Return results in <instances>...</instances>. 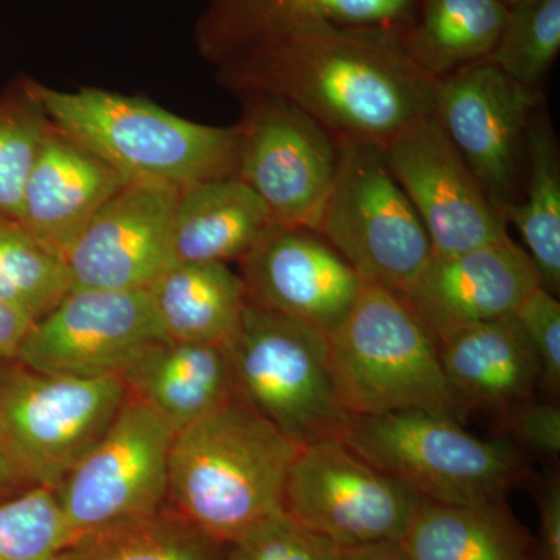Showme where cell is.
Returning <instances> with one entry per match:
<instances>
[{
  "label": "cell",
  "instance_id": "33",
  "mask_svg": "<svg viewBox=\"0 0 560 560\" xmlns=\"http://www.w3.org/2000/svg\"><path fill=\"white\" fill-rule=\"evenodd\" d=\"M515 318L540 361L544 386L558 394L560 388V304L558 298L539 285L530 291L514 312Z\"/></svg>",
  "mask_w": 560,
  "mask_h": 560
},
{
  "label": "cell",
  "instance_id": "15",
  "mask_svg": "<svg viewBox=\"0 0 560 560\" xmlns=\"http://www.w3.org/2000/svg\"><path fill=\"white\" fill-rule=\"evenodd\" d=\"M178 191L128 183L90 221L65 257L69 290H145L176 265Z\"/></svg>",
  "mask_w": 560,
  "mask_h": 560
},
{
  "label": "cell",
  "instance_id": "39",
  "mask_svg": "<svg viewBox=\"0 0 560 560\" xmlns=\"http://www.w3.org/2000/svg\"><path fill=\"white\" fill-rule=\"evenodd\" d=\"M501 3H504L506 7L515 5V3L522 2V0H500Z\"/></svg>",
  "mask_w": 560,
  "mask_h": 560
},
{
  "label": "cell",
  "instance_id": "30",
  "mask_svg": "<svg viewBox=\"0 0 560 560\" xmlns=\"http://www.w3.org/2000/svg\"><path fill=\"white\" fill-rule=\"evenodd\" d=\"M560 51V0H522L488 60L523 86L536 88Z\"/></svg>",
  "mask_w": 560,
  "mask_h": 560
},
{
  "label": "cell",
  "instance_id": "6",
  "mask_svg": "<svg viewBox=\"0 0 560 560\" xmlns=\"http://www.w3.org/2000/svg\"><path fill=\"white\" fill-rule=\"evenodd\" d=\"M346 444L422 500L447 504L503 501L528 475L510 441H486L458 420L405 410L353 418Z\"/></svg>",
  "mask_w": 560,
  "mask_h": 560
},
{
  "label": "cell",
  "instance_id": "25",
  "mask_svg": "<svg viewBox=\"0 0 560 560\" xmlns=\"http://www.w3.org/2000/svg\"><path fill=\"white\" fill-rule=\"evenodd\" d=\"M510 7L500 0H422L419 21L404 31L412 60L434 80L488 60Z\"/></svg>",
  "mask_w": 560,
  "mask_h": 560
},
{
  "label": "cell",
  "instance_id": "2",
  "mask_svg": "<svg viewBox=\"0 0 560 560\" xmlns=\"http://www.w3.org/2000/svg\"><path fill=\"white\" fill-rule=\"evenodd\" d=\"M300 448L237 394L175 433L165 508L226 547L283 510Z\"/></svg>",
  "mask_w": 560,
  "mask_h": 560
},
{
  "label": "cell",
  "instance_id": "40",
  "mask_svg": "<svg viewBox=\"0 0 560 560\" xmlns=\"http://www.w3.org/2000/svg\"><path fill=\"white\" fill-rule=\"evenodd\" d=\"M7 370H9V368H7V364H0V378L3 377V374H5Z\"/></svg>",
  "mask_w": 560,
  "mask_h": 560
},
{
  "label": "cell",
  "instance_id": "23",
  "mask_svg": "<svg viewBox=\"0 0 560 560\" xmlns=\"http://www.w3.org/2000/svg\"><path fill=\"white\" fill-rule=\"evenodd\" d=\"M408 560H537L530 537L503 501L420 500L399 540Z\"/></svg>",
  "mask_w": 560,
  "mask_h": 560
},
{
  "label": "cell",
  "instance_id": "16",
  "mask_svg": "<svg viewBox=\"0 0 560 560\" xmlns=\"http://www.w3.org/2000/svg\"><path fill=\"white\" fill-rule=\"evenodd\" d=\"M248 300L330 337L364 280L319 232L276 224L241 261Z\"/></svg>",
  "mask_w": 560,
  "mask_h": 560
},
{
  "label": "cell",
  "instance_id": "36",
  "mask_svg": "<svg viewBox=\"0 0 560 560\" xmlns=\"http://www.w3.org/2000/svg\"><path fill=\"white\" fill-rule=\"evenodd\" d=\"M35 320L33 316L21 311V308L0 301V364L16 361L22 342H24Z\"/></svg>",
  "mask_w": 560,
  "mask_h": 560
},
{
  "label": "cell",
  "instance_id": "38",
  "mask_svg": "<svg viewBox=\"0 0 560 560\" xmlns=\"http://www.w3.org/2000/svg\"><path fill=\"white\" fill-rule=\"evenodd\" d=\"M25 488H32V486L24 481L20 471L14 469L9 456L0 448V499L9 497L11 493L20 492V490Z\"/></svg>",
  "mask_w": 560,
  "mask_h": 560
},
{
  "label": "cell",
  "instance_id": "17",
  "mask_svg": "<svg viewBox=\"0 0 560 560\" xmlns=\"http://www.w3.org/2000/svg\"><path fill=\"white\" fill-rule=\"evenodd\" d=\"M541 285L525 249L512 238L456 254H431L400 296L438 346L460 330L517 311Z\"/></svg>",
  "mask_w": 560,
  "mask_h": 560
},
{
  "label": "cell",
  "instance_id": "20",
  "mask_svg": "<svg viewBox=\"0 0 560 560\" xmlns=\"http://www.w3.org/2000/svg\"><path fill=\"white\" fill-rule=\"evenodd\" d=\"M119 377L128 396L142 401L175 433L238 394L226 345L212 342H153Z\"/></svg>",
  "mask_w": 560,
  "mask_h": 560
},
{
  "label": "cell",
  "instance_id": "21",
  "mask_svg": "<svg viewBox=\"0 0 560 560\" xmlns=\"http://www.w3.org/2000/svg\"><path fill=\"white\" fill-rule=\"evenodd\" d=\"M418 0H208L195 28L202 57L230 60L271 33L311 22L401 27Z\"/></svg>",
  "mask_w": 560,
  "mask_h": 560
},
{
  "label": "cell",
  "instance_id": "27",
  "mask_svg": "<svg viewBox=\"0 0 560 560\" xmlns=\"http://www.w3.org/2000/svg\"><path fill=\"white\" fill-rule=\"evenodd\" d=\"M55 560H224V545L164 506L73 537Z\"/></svg>",
  "mask_w": 560,
  "mask_h": 560
},
{
  "label": "cell",
  "instance_id": "14",
  "mask_svg": "<svg viewBox=\"0 0 560 560\" xmlns=\"http://www.w3.org/2000/svg\"><path fill=\"white\" fill-rule=\"evenodd\" d=\"M382 149L434 254L464 253L510 241L506 221L434 116L415 121Z\"/></svg>",
  "mask_w": 560,
  "mask_h": 560
},
{
  "label": "cell",
  "instance_id": "18",
  "mask_svg": "<svg viewBox=\"0 0 560 560\" xmlns=\"http://www.w3.org/2000/svg\"><path fill=\"white\" fill-rule=\"evenodd\" d=\"M128 180L54 124L25 180L18 223L65 260L84 228Z\"/></svg>",
  "mask_w": 560,
  "mask_h": 560
},
{
  "label": "cell",
  "instance_id": "9",
  "mask_svg": "<svg viewBox=\"0 0 560 560\" xmlns=\"http://www.w3.org/2000/svg\"><path fill=\"white\" fill-rule=\"evenodd\" d=\"M234 176L280 226L318 232L338 164V139L293 103L242 92Z\"/></svg>",
  "mask_w": 560,
  "mask_h": 560
},
{
  "label": "cell",
  "instance_id": "13",
  "mask_svg": "<svg viewBox=\"0 0 560 560\" xmlns=\"http://www.w3.org/2000/svg\"><path fill=\"white\" fill-rule=\"evenodd\" d=\"M160 340L167 338L149 290H69L35 320L14 363L47 374L106 377Z\"/></svg>",
  "mask_w": 560,
  "mask_h": 560
},
{
  "label": "cell",
  "instance_id": "7",
  "mask_svg": "<svg viewBox=\"0 0 560 560\" xmlns=\"http://www.w3.org/2000/svg\"><path fill=\"white\" fill-rule=\"evenodd\" d=\"M319 234L366 282L401 293L433 254L415 206L377 143L338 140Z\"/></svg>",
  "mask_w": 560,
  "mask_h": 560
},
{
  "label": "cell",
  "instance_id": "37",
  "mask_svg": "<svg viewBox=\"0 0 560 560\" xmlns=\"http://www.w3.org/2000/svg\"><path fill=\"white\" fill-rule=\"evenodd\" d=\"M341 560H408L399 541L364 545L342 551Z\"/></svg>",
  "mask_w": 560,
  "mask_h": 560
},
{
  "label": "cell",
  "instance_id": "34",
  "mask_svg": "<svg viewBox=\"0 0 560 560\" xmlns=\"http://www.w3.org/2000/svg\"><path fill=\"white\" fill-rule=\"evenodd\" d=\"M500 429L523 447L547 458L560 453V410L555 404L530 399L501 416Z\"/></svg>",
  "mask_w": 560,
  "mask_h": 560
},
{
  "label": "cell",
  "instance_id": "12",
  "mask_svg": "<svg viewBox=\"0 0 560 560\" xmlns=\"http://www.w3.org/2000/svg\"><path fill=\"white\" fill-rule=\"evenodd\" d=\"M540 94L482 60L436 81L434 119L493 208L517 201L526 130Z\"/></svg>",
  "mask_w": 560,
  "mask_h": 560
},
{
  "label": "cell",
  "instance_id": "8",
  "mask_svg": "<svg viewBox=\"0 0 560 560\" xmlns=\"http://www.w3.org/2000/svg\"><path fill=\"white\" fill-rule=\"evenodd\" d=\"M125 397L119 375L72 377L16 363L0 378V448L28 486L57 490Z\"/></svg>",
  "mask_w": 560,
  "mask_h": 560
},
{
  "label": "cell",
  "instance_id": "24",
  "mask_svg": "<svg viewBox=\"0 0 560 560\" xmlns=\"http://www.w3.org/2000/svg\"><path fill=\"white\" fill-rule=\"evenodd\" d=\"M167 340L226 345L241 324L248 291L224 264H176L149 287Z\"/></svg>",
  "mask_w": 560,
  "mask_h": 560
},
{
  "label": "cell",
  "instance_id": "29",
  "mask_svg": "<svg viewBox=\"0 0 560 560\" xmlns=\"http://www.w3.org/2000/svg\"><path fill=\"white\" fill-rule=\"evenodd\" d=\"M69 289L65 260L18 221L0 219V301L39 319Z\"/></svg>",
  "mask_w": 560,
  "mask_h": 560
},
{
  "label": "cell",
  "instance_id": "35",
  "mask_svg": "<svg viewBox=\"0 0 560 560\" xmlns=\"http://www.w3.org/2000/svg\"><path fill=\"white\" fill-rule=\"evenodd\" d=\"M539 539H536L537 560H560V481L550 477L541 485L539 497Z\"/></svg>",
  "mask_w": 560,
  "mask_h": 560
},
{
  "label": "cell",
  "instance_id": "1",
  "mask_svg": "<svg viewBox=\"0 0 560 560\" xmlns=\"http://www.w3.org/2000/svg\"><path fill=\"white\" fill-rule=\"evenodd\" d=\"M405 28L311 22L271 33L217 66L224 88L293 103L338 140L385 147L433 116L436 81L412 60Z\"/></svg>",
  "mask_w": 560,
  "mask_h": 560
},
{
  "label": "cell",
  "instance_id": "11",
  "mask_svg": "<svg viewBox=\"0 0 560 560\" xmlns=\"http://www.w3.org/2000/svg\"><path fill=\"white\" fill-rule=\"evenodd\" d=\"M173 438L160 416L127 394L109 429L55 490L70 540L161 511Z\"/></svg>",
  "mask_w": 560,
  "mask_h": 560
},
{
  "label": "cell",
  "instance_id": "19",
  "mask_svg": "<svg viewBox=\"0 0 560 560\" xmlns=\"http://www.w3.org/2000/svg\"><path fill=\"white\" fill-rule=\"evenodd\" d=\"M438 350L459 412L477 410L500 419L544 386L540 361L514 313L460 330Z\"/></svg>",
  "mask_w": 560,
  "mask_h": 560
},
{
  "label": "cell",
  "instance_id": "22",
  "mask_svg": "<svg viewBox=\"0 0 560 560\" xmlns=\"http://www.w3.org/2000/svg\"><path fill=\"white\" fill-rule=\"evenodd\" d=\"M270 209L235 176L178 191L173 215L176 264L241 261L276 226Z\"/></svg>",
  "mask_w": 560,
  "mask_h": 560
},
{
  "label": "cell",
  "instance_id": "26",
  "mask_svg": "<svg viewBox=\"0 0 560 560\" xmlns=\"http://www.w3.org/2000/svg\"><path fill=\"white\" fill-rule=\"evenodd\" d=\"M528 160L526 197L501 210L525 242L526 253L539 272L541 287L560 290V158L550 121L541 114L530 117L525 138Z\"/></svg>",
  "mask_w": 560,
  "mask_h": 560
},
{
  "label": "cell",
  "instance_id": "5",
  "mask_svg": "<svg viewBox=\"0 0 560 560\" xmlns=\"http://www.w3.org/2000/svg\"><path fill=\"white\" fill-rule=\"evenodd\" d=\"M226 348L238 394L287 440H345L353 418L338 397L327 335L248 300Z\"/></svg>",
  "mask_w": 560,
  "mask_h": 560
},
{
  "label": "cell",
  "instance_id": "3",
  "mask_svg": "<svg viewBox=\"0 0 560 560\" xmlns=\"http://www.w3.org/2000/svg\"><path fill=\"white\" fill-rule=\"evenodd\" d=\"M51 124L102 158L128 183L180 190L234 176L238 128L183 119L140 95L81 88L60 91L36 81Z\"/></svg>",
  "mask_w": 560,
  "mask_h": 560
},
{
  "label": "cell",
  "instance_id": "32",
  "mask_svg": "<svg viewBox=\"0 0 560 560\" xmlns=\"http://www.w3.org/2000/svg\"><path fill=\"white\" fill-rule=\"evenodd\" d=\"M342 551L282 510L228 544L224 560H341Z\"/></svg>",
  "mask_w": 560,
  "mask_h": 560
},
{
  "label": "cell",
  "instance_id": "31",
  "mask_svg": "<svg viewBox=\"0 0 560 560\" xmlns=\"http://www.w3.org/2000/svg\"><path fill=\"white\" fill-rule=\"evenodd\" d=\"M69 541L55 490L32 486L0 499V560H55Z\"/></svg>",
  "mask_w": 560,
  "mask_h": 560
},
{
  "label": "cell",
  "instance_id": "4",
  "mask_svg": "<svg viewBox=\"0 0 560 560\" xmlns=\"http://www.w3.org/2000/svg\"><path fill=\"white\" fill-rule=\"evenodd\" d=\"M329 346L338 397L352 418L420 410L458 420L438 345L396 291L364 280Z\"/></svg>",
  "mask_w": 560,
  "mask_h": 560
},
{
  "label": "cell",
  "instance_id": "28",
  "mask_svg": "<svg viewBox=\"0 0 560 560\" xmlns=\"http://www.w3.org/2000/svg\"><path fill=\"white\" fill-rule=\"evenodd\" d=\"M50 128L35 80L21 77L0 95V219L20 220L25 180Z\"/></svg>",
  "mask_w": 560,
  "mask_h": 560
},
{
  "label": "cell",
  "instance_id": "10",
  "mask_svg": "<svg viewBox=\"0 0 560 560\" xmlns=\"http://www.w3.org/2000/svg\"><path fill=\"white\" fill-rule=\"evenodd\" d=\"M420 500L345 441L329 440L298 452L287 477L283 511L348 550L399 541Z\"/></svg>",
  "mask_w": 560,
  "mask_h": 560
}]
</instances>
